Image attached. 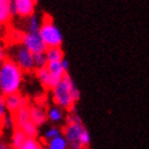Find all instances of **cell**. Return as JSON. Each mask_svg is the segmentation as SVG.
<instances>
[{
	"label": "cell",
	"instance_id": "d4e9b609",
	"mask_svg": "<svg viewBox=\"0 0 149 149\" xmlns=\"http://www.w3.org/2000/svg\"><path fill=\"white\" fill-rule=\"evenodd\" d=\"M1 129H4V130H12V131L16 129V123H15V119H13L12 114L9 113L6 115V118L4 119V121H3Z\"/></svg>",
	"mask_w": 149,
	"mask_h": 149
},
{
	"label": "cell",
	"instance_id": "ba28073f",
	"mask_svg": "<svg viewBox=\"0 0 149 149\" xmlns=\"http://www.w3.org/2000/svg\"><path fill=\"white\" fill-rule=\"evenodd\" d=\"M35 1L34 0H15L16 16L21 18H29L35 13Z\"/></svg>",
	"mask_w": 149,
	"mask_h": 149
},
{
	"label": "cell",
	"instance_id": "30bf717a",
	"mask_svg": "<svg viewBox=\"0 0 149 149\" xmlns=\"http://www.w3.org/2000/svg\"><path fill=\"white\" fill-rule=\"evenodd\" d=\"M34 74H35V77L38 78L39 83L41 84V86L45 88V90L52 91V88H54V87L58 84V81H56L54 78L51 77V74L49 73L47 68L35 69V70H34Z\"/></svg>",
	"mask_w": 149,
	"mask_h": 149
},
{
	"label": "cell",
	"instance_id": "7c38bea8",
	"mask_svg": "<svg viewBox=\"0 0 149 149\" xmlns=\"http://www.w3.org/2000/svg\"><path fill=\"white\" fill-rule=\"evenodd\" d=\"M12 18L10 0H0V26L7 24Z\"/></svg>",
	"mask_w": 149,
	"mask_h": 149
},
{
	"label": "cell",
	"instance_id": "3957f363",
	"mask_svg": "<svg viewBox=\"0 0 149 149\" xmlns=\"http://www.w3.org/2000/svg\"><path fill=\"white\" fill-rule=\"evenodd\" d=\"M39 35L47 49L50 47H61L63 44V34L54 23V19L49 15H44L41 19V28Z\"/></svg>",
	"mask_w": 149,
	"mask_h": 149
},
{
	"label": "cell",
	"instance_id": "484cf974",
	"mask_svg": "<svg viewBox=\"0 0 149 149\" xmlns=\"http://www.w3.org/2000/svg\"><path fill=\"white\" fill-rule=\"evenodd\" d=\"M7 58H9V56H7V54H6V50H5L3 44L0 42V67L3 65V63L6 61Z\"/></svg>",
	"mask_w": 149,
	"mask_h": 149
},
{
	"label": "cell",
	"instance_id": "e0dca14e",
	"mask_svg": "<svg viewBox=\"0 0 149 149\" xmlns=\"http://www.w3.org/2000/svg\"><path fill=\"white\" fill-rule=\"evenodd\" d=\"M47 119L52 123H59L64 119L63 109L59 107H49L47 108Z\"/></svg>",
	"mask_w": 149,
	"mask_h": 149
},
{
	"label": "cell",
	"instance_id": "d6986e66",
	"mask_svg": "<svg viewBox=\"0 0 149 149\" xmlns=\"http://www.w3.org/2000/svg\"><path fill=\"white\" fill-rule=\"evenodd\" d=\"M21 130L23 131V133L27 136V138H36L39 135V127L34 123L29 120L21 127Z\"/></svg>",
	"mask_w": 149,
	"mask_h": 149
},
{
	"label": "cell",
	"instance_id": "4fadbf2b",
	"mask_svg": "<svg viewBox=\"0 0 149 149\" xmlns=\"http://www.w3.org/2000/svg\"><path fill=\"white\" fill-rule=\"evenodd\" d=\"M27 141V136L23 133L21 129H15L12 131V136H11V148L12 149H22L23 144Z\"/></svg>",
	"mask_w": 149,
	"mask_h": 149
},
{
	"label": "cell",
	"instance_id": "2e32d148",
	"mask_svg": "<svg viewBox=\"0 0 149 149\" xmlns=\"http://www.w3.org/2000/svg\"><path fill=\"white\" fill-rule=\"evenodd\" d=\"M45 149H69V146H68L67 139L64 138V136L62 135L59 137H56L54 139L49 141Z\"/></svg>",
	"mask_w": 149,
	"mask_h": 149
},
{
	"label": "cell",
	"instance_id": "ffe728a7",
	"mask_svg": "<svg viewBox=\"0 0 149 149\" xmlns=\"http://www.w3.org/2000/svg\"><path fill=\"white\" fill-rule=\"evenodd\" d=\"M34 56V65H35V69H40V68H46L49 61H47V57L45 54H36L33 55Z\"/></svg>",
	"mask_w": 149,
	"mask_h": 149
},
{
	"label": "cell",
	"instance_id": "7a4b0ae2",
	"mask_svg": "<svg viewBox=\"0 0 149 149\" xmlns=\"http://www.w3.org/2000/svg\"><path fill=\"white\" fill-rule=\"evenodd\" d=\"M23 74L12 58H7L0 67V93L5 97L18 93L23 84Z\"/></svg>",
	"mask_w": 149,
	"mask_h": 149
},
{
	"label": "cell",
	"instance_id": "44dd1931",
	"mask_svg": "<svg viewBox=\"0 0 149 149\" xmlns=\"http://www.w3.org/2000/svg\"><path fill=\"white\" fill-rule=\"evenodd\" d=\"M7 114H9V110H7V107H6V97L0 93V130H3L1 129L3 121Z\"/></svg>",
	"mask_w": 149,
	"mask_h": 149
},
{
	"label": "cell",
	"instance_id": "8992f818",
	"mask_svg": "<svg viewBox=\"0 0 149 149\" xmlns=\"http://www.w3.org/2000/svg\"><path fill=\"white\" fill-rule=\"evenodd\" d=\"M22 46H24L28 51H31L33 55L36 54H45L47 47L44 44L41 36L39 33H23V38H22Z\"/></svg>",
	"mask_w": 149,
	"mask_h": 149
},
{
	"label": "cell",
	"instance_id": "4316f807",
	"mask_svg": "<svg viewBox=\"0 0 149 149\" xmlns=\"http://www.w3.org/2000/svg\"><path fill=\"white\" fill-rule=\"evenodd\" d=\"M0 149H12L10 144H7L5 142H3V141H0Z\"/></svg>",
	"mask_w": 149,
	"mask_h": 149
},
{
	"label": "cell",
	"instance_id": "9c48e42d",
	"mask_svg": "<svg viewBox=\"0 0 149 149\" xmlns=\"http://www.w3.org/2000/svg\"><path fill=\"white\" fill-rule=\"evenodd\" d=\"M29 109V116H31V121L34 123L38 127L42 126L49 119H47V109H44L41 107L35 106L34 103H31L28 106Z\"/></svg>",
	"mask_w": 149,
	"mask_h": 149
},
{
	"label": "cell",
	"instance_id": "6da1fadb",
	"mask_svg": "<svg viewBox=\"0 0 149 149\" xmlns=\"http://www.w3.org/2000/svg\"><path fill=\"white\" fill-rule=\"evenodd\" d=\"M51 95L56 107H59L69 113H75V104L80 100L81 95L68 73L52 88Z\"/></svg>",
	"mask_w": 149,
	"mask_h": 149
},
{
	"label": "cell",
	"instance_id": "cb8c5ba5",
	"mask_svg": "<svg viewBox=\"0 0 149 149\" xmlns=\"http://www.w3.org/2000/svg\"><path fill=\"white\" fill-rule=\"evenodd\" d=\"M33 101H34L33 103L35 104V106L41 107V108H44V109H47V108H49V102H47V97H46L45 93H39V95H36Z\"/></svg>",
	"mask_w": 149,
	"mask_h": 149
},
{
	"label": "cell",
	"instance_id": "8fae6325",
	"mask_svg": "<svg viewBox=\"0 0 149 149\" xmlns=\"http://www.w3.org/2000/svg\"><path fill=\"white\" fill-rule=\"evenodd\" d=\"M46 68H47L49 73L51 74V77L54 78L56 81H58V83L64 78V75L67 74V72L64 70L63 65H62V62H50Z\"/></svg>",
	"mask_w": 149,
	"mask_h": 149
},
{
	"label": "cell",
	"instance_id": "5bb4252c",
	"mask_svg": "<svg viewBox=\"0 0 149 149\" xmlns=\"http://www.w3.org/2000/svg\"><path fill=\"white\" fill-rule=\"evenodd\" d=\"M13 119L15 123H16V129H21L26 123H28L31 120V116H29V109L28 107H23L18 109L16 113H13Z\"/></svg>",
	"mask_w": 149,
	"mask_h": 149
},
{
	"label": "cell",
	"instance_id": "83f0119b",
	"mask_svg": "<svg viewBox=\"0 0 149 149\" xmlns=\"http://www.w3.org/2000/svg\"><path fill=\"white\" fill-rule=\"evenodd\" d=\"M62 65H63V68H64V70L68 73V69H69V63H68V61H67V59L64 58L63 61H62Z\"/></svg>",
	"mask_w": 149,
	"mask_h": 149
},
{
	"label": "cell",
	"instance_id": "52a82bcc",
	"mask_svg": "<svg viewBox=\"0 0 149 149\" xmlns=\"http://www.w3.org/2000/svg\"><path fill=\"white\" fill-rule=\"evenodd\" d=\"M29 98L27 96L22 95L21 92L15 93V95H10L6 97V107L9 110L10 114H13L16 111L23 107H28L29 106Z\"/></svg>",
	"mask_w": 149,
	"mask_h": 149
},
{
	"label": "cell",
	"instance_id": "277c9868",
	"mask_svg": "<svg viewBox=\"0 0 149 149\" xmlns=\"http://www.w3.org/2000/svg\"><path fill=\"white\" fill-rule=\"evenodd\" d=\"M86 131V127L84 126L83 121H74L68 123L63 126L62 129V135L67 139L69 146V149H84L81 146V136Z\"/></svg>",
	"mask_w": 149,
	"mask_h": 149
},
{
	"label": "cell",
	"instance_id": "ac0fdd59",
	"mask_svg": "<svg viewBox=\"0 0 149 149\" xmlns=\"http://www.w3.org/2000/svg\"><path fill=\"white\" fill-rule=\"evenodd\" d=\"M41 28V21L38 15H33L32 17H29L27 21V32L28 33H39Z\"/></svg>",
	"mask_w": 149,
	"mask_h": 149
},
{
	"label": "cell",
	"instance_id": "7402d4cb",
	"mask_svg": "<svg viewBox=\"0 0 149 149\" xmlns=\"http://www.w3.org/2000/svg\"><path fill=\"white\" fill-rule=\"evenodd\" d=\"M59 136H62V130L56 127V126H52V127H50V129L46 130L45 135H44V138H45L47 142H49V141L54 139L56 137H59Z\"/></svg>",
	"mask_w": 149,
	"mask_h": 149
},
{
	"label": "cell",
	"instance_id": "5b68a950",
	"mask_svg": "<svg viewBox=\"0 0 149 149\" xmlns=\"http://www.w3.org/2000/svg\"><path fill=\"white\" fill-rule=\"evenodd\" d=\"M12 58L16 64L19 68L23 70V73H31L35 70V65H34V56L31 51H28L24 46L17 45L16 49L13 51V57Z\"/></svg>",
	"mask_w": 149,
	"mask_h": 149
},
{
	"label": "cell",
	"instance_id": "603a6c76",
	"mask_svg": "<svg viewBox=\"0 0 149 149\" xmlns=\"http://www.w3.org/2000/svg\"><path fill=\"white\" fill-rule=\"evenodd\" d=\"M22 149H45L38 138H27Z\"/></svg>",
	"mask_w": 149,
	"mask_h": 149
},
{
	"label": "cell",
	"instance_id": "9a60e30c",
	"mask_svg": "<svg viewBox=\"0 0 149 149\" xmlns=\"http://www.w3.org/2000/svg\"><path fill=\"white\" fill-rule=\"evenodd\" d=\"M45 55L47 57V61L50 62H62L64 59V52L62 47H50L46 50Z\"/></svg>",
	"mask_w": 149,
	"mask_h": 149
}]
</instances>
